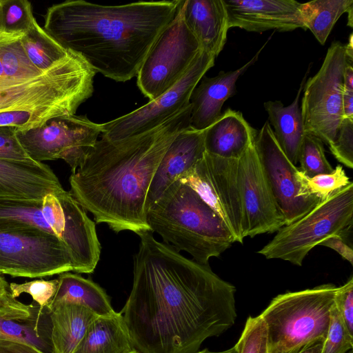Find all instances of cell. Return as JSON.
<instances>
[{
    "label": "cell",
    "mask_w": 353,
    "mask_h": 353,
    "mask_svg": "<svg viewBox=\"0 0 353 353\" xmlns=\"http://www.w3.org/2000/svg\"><path fill=\"white\" fill-rule=\"evenodd\" d=\"M138 236L132 288L121 312L134 349L197 353L205 339L234 323L235 287L151 231Z\"/></svg>",
    "instance_id": "6da1fadb"
},
{
    "label": "cell",
    "mask_w": 353,
    "mask_h": 353,
    "mask_svg": "<svg viewBox=\"0 0 353 353\" xmlns=\"http://www.w3.org/2000/svg\"><path fill=\"white\" fill-rule=\"evenodd\" d=\"M191 104L161 125L119 141L97 140L72 173L70 193L97 223L137 235L150 231L146 198L157 167L175 137L190 127Z\"/></svg>",
    "instance_id": "7a4b0ae2"
},
{
    "label": "cell",
    "mask_w": 353,
    "mask_h": 353,
    "mask_svg": "<svg viewBox=\"0 0 353 353\" xmlns=\"http://www.w3.org/2000/svg\"><path fill=\"white\" fill-rule=\"evenodd\" d=\"M183 0L104 6L70 0L48 8L44 30L95 73L125 82L137 75Z\"/></svg>",
    "instance_id": "3957f363"
},
{
    "label": "cell",
    "mask_w": 353,
    "mask_h": 353,
    "mask_svg": "<svg viewBox=\"0 0 353 353\" xmlns=\"http://www.w3.org/2000/svg\"><path fill=\"white\" fill-rule=\"evenodd\" d=\"M152 232L176 251L209 265L235 242L221 219L187 183L174 182L147 210Z\"/></svg>",
    "instance_id": "277c9868"
},
{
    "label": "cell",
    "mask_w": 353,
    "mask_h": 353,
    "mask_svg": "<svg viewBox=\"0 0 353 353\" xmlns=\"http://www.w3.org/2000/svg\"><path fill=\"white\" fill-rule=\"evenodd\" d=\"M95 72L77 55L62 61L34 77L0 79V113L28 112L45 122L75 114L93 93Z\"/></svg>",
    "instance_id": "5b68a950"
},
{
    "label": "cell",
    "mask_w": 353,
    "mask_h": 353,
    "mask_svg": "<svg viewBox=\"0 0 353 353\" xmlns=\"http://www.w3.org/2000/svg\"><path fill=\"white\" fill-rule=\"evenodd\" d=\"M336 289L323 284L273 299L260 314L267 330L268 353L288 352L325 340Z\"/></svg>",
    "instance_id": "8992f818"
},
{
    "label": "cell",
    "mask_w": 353,
    "mask_h": 353,
    "mask_svg": "<svg viewBox=\"0 0 353 353\" xmlns=\"http://www.w3.org/2000/svg\"><path fill=\"white\" fill-rule=\"evenodd\" d=\"M353 223V183L334 191L294 222L281 228L258 253L301 266L309 252L334 235L344 236Z\"/></svg>",
    "instance_id": "52a82bcc"
},
{
    "label": "cell",
    "mask_w": 353,
    "mask_h": 353,
    "mask_svg": "<svg viewBox=\"0 0 353 353\" xmlns=\"http://www.w3.org/2000/svg\"><path fill=\"white\" fill-rule=\"evenodd\" d=\"M347 62L344 45L333 41L320 69L303 88L300 108L305 134L319 139L328 146L336 139L344 118L343 73Z\"/></svg>",
    "instance_id": "ba28073f"
},
{
    "label": "cell",
    "mask_w": 353,
    "mask_h": 353,
    "mask_svg": "<svg viewBox=\"0 0 353 353\" xmlns=\"http://www.w3.org/2000/svg\"><path fill=\"white\" fill-rule=\"evenodd\" d=\"M183 3V0L174 19L153 43L137 73V85L150 101L174 85L201 51L185 22Z\"/></svg>",
    "instance_id": "9c48e42d"
},
{
    "label": "cell",
    "mask_w": 353,
    "mask_h": 353,
    "mask_svg": "<svg viewBox=\"0 0 353 353\" xmlns=\"http://www.w3.org/2000/svg\"><path fill=\"white\" fill-rule=\"evenodd\" d=\"M101 124L86 116H61L52 118L42 126L17 130V137L34 161L42 162L62 159L74 172L94 148Z\"/></svg>",
    "instance_id": "30bf717a"
},
{
    "label": "cell",
    "mask_w": 353,
    "mask_h": 353,
    "mask_svg": "<svg viewBox=\"0 0 353 353\" xmlns=\"http://www.w3.org/2000/svg\"><path fill=\"white\" fill-rule=\"evenodd\" d=\"M72 270L70 254L58 237L37 230L0 231V274L37 278Z\"/></svg>",
    "instance_id": "8fae6325"
},
{
    "label": "cell",
    "mask_w": 353,
    "mask_h": 353,
    "mask_svg": "<svg viewBox=\"0 0 353 353\" xmlns=\"http://www.w3.org/2000/svg\"><path fill=\"white\" fill-rule=\"evenodd\" d=\"M215 58L201 50L185 74L170 89L132 112L102 123V137L114 141L142 134L190 106L192 91L214 66Z\"/></svg>",
    "instance_id": "7c38bea8"
},
{
    "label": "cell",
    "mask_w": 353,
    "mask_h": 353,
    "mask_svg": "<svg viewBox=\"0 0 353 353\" xmlns=\"http://www.w3.org/2000/svg\"><path fill=\"white\" fill-rule=\"evenodd\" d=\"M180 180L194 188L218 214L235 242L243 243L244 221L238 159L221 158L205 152L203 157Z\"/></svg>",
    "instance_id": "4fadbf2b"
},
{
    "label": "cell",
    "mask_w": 353,
    "mask_h": 353,
    "mask_svg": "<svg viewBox=\"0 0 353 353\" xmlns=\"http://www.w3.org/2000/svg\"><path fill=\"white\" fill-rule=\"evenodd\" d=\"M254 144L285 225L302 217L322 200L316 196L301 195L299 170L278 144L268 121L257 132Z\"/></svg>",
    "instance_id": "5bb4252c"
},
{
    "label": "cell",
    "mask_w": 353,
    "mask_h": 353,
    "mask_svg": "<svg viewBox=\"0 0 353 353\" xmlns=\"http://www.w3.org/2000/svg\"><path fill=\"white\" fill-rule=\"evenodd\" d=\"M255 140V139H254ZM243 237L277 232L285 225L258 156L254 141L238 159Z\"/></svg>",
    "instance_id": "9a60e30c"
},
{
    "label": "cell",
    "mask_w": 353,
    "mask_h": 353,
    "mask_svg": "<svg viewBox=\"0 0 353 353\" xmlns=\"http://www.w3.org/2000/svg\"><path fill=\"white\" fill-rule=\"evenodd\" d=\"M228 28H239L248 32L269 30L280 32L305 30L301 5L294 0H223Z\"/></svg>",
    "instance_id": "2e32d148"
},
{
    "label": "cell",
    "mask_w": 353,
    "mask_h": 353,
    "mask_svg": "<svg viewBox=\"0 0 353 353\" xmlns=\"http://www.w3.org/2000/svg\"><path fill=\"white\" fill-rule=\"evenodd\" d=\"M63 189L52 170L42 162L0 159L1 199L39 201Z\"/></svg>",
    "instance_id": "e0dca14e"
},
{
    "label": "cell",
    "mask_w": 353,
    "mask_h": 353,
    "mask_svg": "<svg viewBox=\"0 0 353 353\" xmlns=\"http://www.w3.org/2000/svg\"><path fill=\"white\" fill-rule=\"evenodd\" d=\"M204 130L191 127L181 132L163 154L150 183L146 210L176 181L180 180L205 153Z\"/></svg>",
    "instance_id": "ac0fdd59"
},
{
    "label": "cell",
    "mask_w": 353,
    "mask_h": 353,
    "mask_svg": "<svg viewBox=\"0 0 353 353\" xmlns=\"http://www.w3.org/2000/svg\"><path fill=\"white\" fill-rule=\"evenodd\" d=\"M267 43L268 41L241 68L232 71H220L213 77L204 75L201 79L190 99L192 128L204 130L220 117L224 102L236 92L235 85L238 79L258 60Z\"/></svg>",
    "instance_id": "d6986e66"
},
{
    "label": "cell",
    "mask_w": 353,
    "mask_h": 353,
    "mask_svg": "<svg viewBox=\"0 0 353 353\" xmlns=\"http://www.w3.org/2000/svg\"><path fill=\"white\" fill-rule=\"evenodd\" d=\"M182 10L201 49L216 57L226 43L229 30L223 0H183Z\"/></svg>",
    "instance_id": "ffe728a7"
},
{
    "label": "cell",
    "mask_w": 353,
    "mask_h": 353,
    "mask_svg": "<svg viewBox=\"0 0 353 353\" xmlns=\"http://www.w3.org/2000/svg\"><path fill=\"white\" fill-rule=\"evenodd\" d=\"M256 134L240 112L228 108L204 130L205 151L221 158L238 159Z\"/></svg>",
    "instance_id": "44dd1931"
},
{
    "label": "cell",
    "mask_w": 353,
    "mask_h": 353,
    "mask_svg": "<svg viewBox=\"0 0 353 353\" xmlns=\"http://www.w3.org/2000/svg\"><path fill=\"white\" fill-rule=\"evenodd\" d=\"M308 71L304 75L294 101L284 106L281 101H268L264 108L268 114L275 139L288 159L296 165L300 147L305 134L299 98L306 82Z\"/></svg>",
    "instance_id": "7402d4cb"
},
{
    "label": "cell",
    "mask_w": 353,
    "mask_h": 353,
    "mask_svg": "<svg viewBox=\"0 0 353 353\" xmlns=\"http://www.w3.org/2000/svg\"><path fill=\"white\" fill-rule=\"evenodd\" d=\"M98 316L88 307L63 303L50 309L52 353H72Z\"/></svg>",
    "instance_id": "603a6c76"
},
{
    "label": "cell",
    "mask_w": 353,
    "mask_h": 353,
    "mask_svg": "<svg viewBox=\"0 0 353 353\" xmlns=\"http://www.w3.org/2000/svg\"><path fill=\"white\" fill-rule=\"evenodd\" d=\"M135 350L121 312L98 316L72 353H129Z\"/></svg>",
    "instance_id": "cb8c5ba5"
},
{
    "label": "cell",
    "mask_w": 353,
    "mask_h": 353,
    "mask_svg": "<svg viewBox=\"0 0 353 353\" xmlns=\"http://www.w3.org/2000/svg\"><path fill=\"white\" fill-rule=\"evenodd\" d=\"M56 293L49 308L63 303L83 305L98 316L113 314L110 299L104 290L90 279L69 272L60 274Z\"/></svg>",
    "instance_id": "d4e9b609"
},
{
    "label": "cell",
    "mask_w": 353,
    "mask_h": 353,
    "mask_svg": "<svg viewBox=\"0 0 353 353\" xmlns=\"http://www.w3.org/2000/svg\"><path fill=\"white\" fill-rule=\"evenodd\" d=\"M50 309L31 304V314L25 319H0V339L33 345L44 353H52Z\"/></svg>",
    "instance_id": "484cf974"
},
{
    "label": "cell",
    "mask_w": 353,
    "mask_h": 353,
    "mask_svg": "<svg viewBox=\"0 0 353 353\" xmlns=\"http://www.w3.org/2000/svg\"><path fill=\"white\" fill-rule=\"evenodd\" d=\"M352 10L353 0H314L301 5L305 30L309 29L321 45L340 17Z\"/></svg>",
    "instance_id": "4316f807"
},
{
    "label": "cell",
    "mask_w": 353,
    "mask_h": 353,
    "mask_svg": "<svg viewBox=\"0 0 353 353\" xmlns=\"http://www.w3.org/2000/svg\"><path fill=\"white\" fill-rule=\"evenodd\" d=\"M21 46L31 63L44 72L63 59L70 52L62 47L37 21L21 37Z\"/></svg>",
    "instance_id": "83f0119b"
},
{
    "label": "cell",
    "mask_w": 353,
    "mask_h": 353,
    "mask_svg": "<svg viewBox=\"0 0 353 353\" xmlns=\"http://www.w3.org/2000/svg\"><path fill=\"white\" fill-rule=\"evenodd\" d=\"M22 34L0 32V58L6 78L34 77L43 73L28 58L21 43Z\"/></svg>",
    "instance_id": "f1b7e54d"
},
{
    "label": "cell",
    "mask_w": 353,
    "mask_h": 353,
    "mask_svg": "<svg viewBox=\"0 0 353 353\" xmlns=\"http://www.w3.org/2000/svg\"><path fill=\"white\" fill-rule=\"evenodd\" d=\"M36 21L27 0H0V32L24 34Z\"/></svg>",
    "instance_id": "f546056e"
},
{
    "label": "cell",
    "mask_w": 353,
    "mask_h": 353,
    "mask_svg": "<svg viewBox=\"0 0 353 353\" xmlns=\"http://www.w3.org/2000/svg\"><path fill=\"white\" fill-rule=\"evenodd\" d=\"M299 170L307 177L328 174L334 168L327 161L323 143L318 138L305 134L299 153Z\"/></svg>",
    "instance_id": "4dcf8cb0"
},
{
    "label": "cell",
    "mask_w": 353,
    "mask_h": 353,
    "mask_svg": "<svg viewBox=\"0 0 353 353\" xmlns=\"http://www.w3.org/2000/svg\"><path fill=\"white\" fill-rule=\"evenodd\" d=\"M299 179L302 196H316L322 199L351 182L341 165H336L330 173L318 174L311 178L305 176L299 170Z\"/></svg>",
    "instance_id": "1f68e13d"
},
{
    "label": "cell",
    "mask_w": 353,
    "mask_h": 353,
    "mask_svg": "<svg viewBox=\"0 0 353 353\" xmlns=\"http://www.w3.org/2000/svg\"><path fill=\"white\" fill-rule=\"evenodd\" d=\"M235 346L238 353H268L267 330L260 315L248 319Z\"/></svg>",
    "instance_id": "d6a6232c"
},
{
    "label": "cell",
    "mask_w": 353,
    "mask_h": 353,
    "mask_svg": "<svg viewBox=\"0 0 353 353\" xmlns=\"http://www.w3.org/2000/svg\"><path fill=\"white\" fill-rule=\"evenodd\" d=\"M352 347L353 336L347 331L334 304L321 353H347Z\"/></svg>",
    "instance_id": "836d02e7"
},
{
    "label": "cell",
    "mask_w": 353,
    "mask_h": 353,
    "mask_svg": "<svg viewBox=\"0 0 353 353\" xmlns=\"http://www.w3.org/2000/svg\"><path fill=\"white\" fill-rule=\"evenodd\" d=\"M10 290L17 299L22 294H28L41 307L49 306L58 286V279H38L23 283H11Z\"/></svg>",
    "instance_id": "e575fe53"
},
{
    "label": "cell",
    "mask_w": 353,
    "mask_h": 353,
    "mask_svg": "<svg viewBox=\"0 0 353 353\" xmlns=\"http://www.w3.org/2000/svg\"><path fill=\"white\" fill-rule=\"evenodd\" d=\"M333 156L342 164L353 168V119L344 117L334 141L329 145Z\"/></svg>",
    "instance_id": "d590c367"
},
{
    "label": "cell",
    "mask_w": 353,
    "mask_h": 353,
    "mask_svg": "<svg viewBox=\"0 0 353 353\" xmlns=\"http://www.w3.org/2000/svg\"><path fill=\"white\" fill-rule=\"evenodd\" d=\"M31 314V304L26 305L12 296L10 285L0 274V319H20Z\"/></svg>",
    "instance_id": "8d00e7d4"
},
{
    "label": "cell",
    "mask_w": 353,
    "mask_h": 353,
    "mask_svg": "<svg viewBox=\"0 0 353 353\" xmlns=\"http://www.w3.org/2000/svg\"><path fill=\"white\" fill-rule=\"evenodd\" d=\"M0 159L30 161H33L17 137V129L10 126H0Z\"/></svg>",
    "instance_id": "74e56055"
},
{
    "label": "cell",
    "mask_w": 353,
    "mask_h": 353,
    "mask_svg": "<svg viewBox=\"0 0 353 353\" xmlns=\"http://www.w3.org/2000/svg\"><path fill=\"white\" fill-rule=\"evenodd\" d=\"M334 304L349 333L353 336V276L342 286L337 287Z\"/></svg>",
    "instance_id": "f35d334b"
},
{
    "label": "cell",
    "mask_w": 353,
    "mask_h": 353,
    "mask_svg": "<svg viewBox=\"0 0 353 353\" xmlns=\"http://www.w3.org/2000/svg\"><path fill=\"white\" fill-rule=\"evenodd\" d=\"M321 245H324L336 251L341 256L353 264V250L345 241L343 236L334 235L328 237L322 243Z\"/></svg>",
    "instance_id": "ab89813d"
},
{
    "label": "cell",
    "mask_w": 353,
    "mask_h": 353,
    "mask_svg": "<svg viewBox=\"0 0 353 353\" xmlns=\"http://www.w3.org/2000/svg\"><path fill=\"white\" fill-rule=\"evenodd\" d=\"M0 353H44L36 347L23 342L0 339Z\"/></svg>",
    "instance_id": "60d3db41"
},
{
    "label": "cell",
    "mask_w": 353,
    "mask_h": 353,
    "mask_svg": "<svg viewBox=\"0 0 353 353\" xmlns=\"http://www.w3.org/2000/svg\"><path fill=\"white\" fill-rule=\"evenodd\" d=\"M343 111L344 117L353 119V91L343 89Z\"/></svg>",
    "instance_id": "b9f144b4"
},
{
    "label": "cell",
    "mask_w": 353,
    "mask_h": 353,
    "mask_svg": "<svg viewBox=\"0 0 353 353\" xmlns=\"http://www.w3.org/2000/svg\"><path fill=\"white\" fill-rule=\"evenodd\" d=\"M324 341H315L298 349L284 353H321Z\"/></svg>",
    "instance_id": "7bdbcfd3"
},
{
    "label": "cell",
    "mask_w": 353,
    "mask_h": 353,
    "mask_svg": "<svg viewBox=\"0 0 353 353\" xmlns=\"http://www.w3.org/2000/svg\"><path fill=\"white\" fill-rule=\"evenodd\" d=\"M343 89L353 91V66L347 62L343 73Z\"/></svg>",
    "instance_id": "ee69618b"
},
{
    "label": "cell",
    "mask_w": 353,
    "mask_h": 353,
    "mask_svg": "<svg viewBox=\"0 0 353 353\" xmlns=\"http://www.w3.org/2000/svg\"><path fill=\"white\" fill-rule=\"evenodd\" d=\"M347 62L352 63L353 61V34L349 36L347 43L344 45Z\"/></svg>",
    "instance_id": "f6af8a7d"
},
{
    "label": "cell",
    "mask_w": 353,
    "mask_h": 353,
    "mask_svg": "<svg viewBox=\"0 0 353 353\" xmlns=\"http://www.w3.org/2000/svg\"><path fill=\"white\" fill-rule=\"evenodd\" d=\"M197 353H238L236 346L234 345L233 347L223 351V352H210L207 349H205L201 351H199Z\"/></svg>",
    "instance_id": "bcb514c9"
},
{
    "label": "cell",
    "mask_w": 353,
    "mask_h": 353,
    "mask_svg": "<svg viewBox=\"0 0 353 353\" xmlns=\"http://www.w3.org/2000/svg\"><path fill=\"white\" fill-rule=\"evenodd\" d=\"M3 77H4V73H3V65H2L1 58H0V79H1Z\"/></svg>",
    "instance_id": "7dc6e473"
},
{
    "label": "cell",
    "mask_w": 353,
    "mask_h": 353,
    "mask_svg": "<svg viewBox=\"0 0 353 353\" xmlns=\"http://www.w3.org/2000/svg\"><path fill=\"white\" fill-rule=\"evenodd\" d=\"M129 353H141V352H138V351H137V350H133V351H132V352H129Z\"/></svg>",
    "instance_id": "c3c4849f"
},
{
    "label": "cell",
    "mask_w": 353,
    "mask_h": 353,
    "mask_svg": "<svg viewBox=\"0 0 353 353\" xmlns=\"http://www.w3.org/2000/svg\"><path fill=\"white\" fill-rule=\"evenodd\" d=\"M347 353H353V352H352V350H350V351H349Z\"/></svg>",
    "instance_id": "681fc988"
}]
</instances>
